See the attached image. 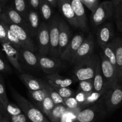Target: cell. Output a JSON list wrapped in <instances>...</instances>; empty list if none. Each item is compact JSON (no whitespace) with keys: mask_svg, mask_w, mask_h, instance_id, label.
<instances>
[{"mask_svg":"<svg viewBox=\"0 0 122 122\" xmlns=\"http://www.w3.org/2000/svg\"><path fill=\"white\" fill-rule=\"evenodd\" d=\"M13 91V96L19 107L21 108L30 121L32 122H50L41 110L16 91Z\"/></svg>","mask_w":122,"mask_h":122,"instance_id":"1","label":"cell"},{"mask_svg":"<svg viewBox=\"0 0 122 122\" xmlns=\"http://www.w3.org/2000/svg\"><path fill=\"white\" fill-rule=\"evenodd\" d=\"M99 56L92 54L75 65L74 74L78 81L94 78Z\"/></svg>","mask_w":122,"mask_h":122,"instance_id":"2","label":"cell"},{"mask_svg":"<svg viewBox=\"0 0 122 122\" xmlns=\"http://www.w3.org/2000/svg\"><path fill=\"white\" fill-rule=\"evenodd\" d=\"M0 21L17 37L19 40L25 45L26 49L32 51V52L35 51L36 47L29 33L25 28L19 25L13 23L2 13L0 14Z\"/></svg>","mask_w":122,"mask_h":122,"instance_id":"3","label":"cell"},{"mask_svg":"<svg viewBox=\"0 0 122 122\" xmlns=\"http://www.w3.org/2000/svg\"><path fill=\"white\" fill-rule=\"evenodd\" d=\"M114 14V6L111 1H104L99 4L95 11L92 13L91 24L97 28L110 19Z\"/></svg>","mask_w":122,"mask_h":122,"instance_id":"4","label":"cell"},{"mask_svg":"<svg viewBox=\"0 0 122 122\" xmlns=\"http://www.w3.org/2000/svg\"><path fill=\"white\" fill-rule=\"evenodd\" d=\"M100 59L101 71L104 78L105 85L107 90H108L120 83L118 79L117 74L115 68L105 57L102 52L100 53Z\"/></svg>","mask_w":122,"mask_h":122,"instance_id":"5","label":"cell"},{"mask_svg":"<svg viewBox=\"0 0 122 122\" xmlns=\"http://www.w3.org/2000/svg\"><path fill=\"white\" fill-rule=\"evenodd\" d=\"M105 106L108 112L116 110L122 104V84L107 90L103 96Z\"/></svg>","mask_w":122,"mask_h":122,"instance_id":"6","label":"cell"},{"mask_svg":"<svg viewBox=\"0 0 122 122\" xmlns=\"http://www.w3.org/2000/svg\"><path fill=\"white\" fill-rule=\"evenodd\" d=\"M59 20L60 17L58 15L54 16L48 23L50 34V54L51 57L56 58L59 57Z\"/></svg>","mask_w":122,"mask_h":122,"instance_id":"7","label":"cell"},{"mask_svg":"<svg viewBox=\"0 0 122 122\" xmlns=\"http://www.w3.org/2000/svg\"><path fill=\"white\" fill-rule=\"evenodd\" d=\"M94 44H94V36L92 33H90L86 38H85L82 44L70 62L73 64L76 65L82 60L92 55L94 49Z\"/></svg>","mask_w":122,"mask_h":122,"instance_id":"8","label":"cell"},{"mask_svg":"<svg viewBox=\"0 0 122 122\" xmlns=\"http://www.w3.org/2000/svg\"><path fill=\"white\" fill-rule=\"evenodd\" d=\"M36 37L39 53L46 56L50 53V34L48 25L46 22L41 23Z\"/></svg>","mask_w":122,"mask_h":122,"instance_id":"9","label":"cell"},{"mask_svg":"<svg viewBox=\"0 0 122 122\" xmlns=\"http://www.w3.org/2000/svg\"><path fill=\"white\" fill-rule=\"evenodd\" d=\"M73 13L76 17L79 28L85 32H88L89 29L87 22L86 15L84 5L81 0H69Z\"/></svg>","mask_w":122,"mask_h":122,"instance_id":"10","label":"cell"},{"mask_svg":"<svg viewBox=\"0 0 122 122\" xmlns=\"http://www.w3.org/2000/svg\"><path fill=\"white\" fill-rule=\"evenodd\" d=\"M36 56L39 68L47 74L57 72L64 67L61 61L56 57H50L41 55Z\"/></svg>","mask_w":122,"mask_h":122,"instance_id":"11","label":"cell"},{"mask_svg":"<svg viewBox=\"0 0 122 122\" xmlns=\"http://www.w3.org/2000/svg\"><path fill=\"white\" fill-rule=\"evenodd\" d=\"M96 31L97 43L100 47L108 44L114 39V29L110 22L100 25Z\"/></svg>","mask_w":122,"mask_h":122,"instance_id":"12","label":"cell"},{"mask_svg":"<svg viewBox=\"0 0 122 122\" xmlns=\"http://www.w3.org/2000/svg\"><path fill=\"white\" fill-rule=\"evenodd\" d=\"M2 49L10 63L19 72H22L23 69L20 63V56L16 47L8 42L1 43Z\"/></svg>","mask_w":122,"mask_h":122,"instance_id":"13","label":"cell"},{"mask_svg":"<svg viewBox=\"0 0 122 122\" xmlns=\"http://www.w3.org/2000/svg\"><path fill=\"white\" fill-rule=\"evenodd\" d=\"M84 39L85 37L82 33H78L74 36L67 45L65 50L60 55V57L62 60L70 62L81 46Z\"/></svg>","mask_w":122,"mask_h":122,"instance_id":"14","label":"cell"},{"mask_svg":"<svg viewBox=\"0 0 122 122\" xmlns=\"http://www.w3.org/2000/svg\"><path fill=\"white\" fill-rule=\"evenodd\" d=\"M71 32L70 27L62 18L59 20V43H58V55L59 57L64 51L67 45L71 40Z\"/></svg>","mask_w":122,"mask_h":122,"instance_id":"15","label":"cell"},{"mask_svg":"<svg viewBox=\"0 0 122 122\" xmlns=\"http://www.w3.org/2000/svg\"><path fill=\"white\" fill-rule=\"evenodd\" d=\"M57 7L69 23L75 28H79L76 17L69 0H57Z\"/></svg>","mask_w":122,"mask_h":122,"instance_id":"16","label":"cell"},{"mask_svg":"<svg viewBox=\"0 0 122 122\" xmlns=\"http://www.w3.org/2000/svg\"><path fill=\"white\" fill-rule=\"evenodd\" d=\"M26 22L27 26V31L30 37H36L41 23L40 22L39 12L32 8H29Z\"/></svg>","mask_w":122,"mask_h":122,"instance_id":"17","label":"cell"},{"mask_svg":"<svg viewBox=\"0 0 122 122\" xmlns=\"http://www.w3.org/2000/svg\"><path fill=\"white\" fill-rule=\"evenodd\" d=\"M99 103L81 110L77 114L75 122H94L101 110Z\"/></svg>","mask_w":122,"mask_h":122,"instance_id":"18","label":"cell"},{"mask_svg":"<svg viewBox=\"0 0 122 122\" xmlns=\"http://www.w3.org/2000/svg\"><path fill=\"white\" fill-rule=\"evenodd\" d=\"M2 13H3L5 16H7L8 19L13 23L21 26L28 32L27 23H26L25 19L12 6H5L2 9Z\"/></svg>","mask_w":122,"mask_h":122,"instance_id":"19","label":"cell"},{"mask_svg":"<svg viewBox=\"0 0 122 122\" xmlns=\"http://www.w3.org/2000/svg\"><path fill=\"white\" fill-rule=\"evenodd\" d=\"M115 49L117 73L120 83L122 84V38L117 37L113 39Z\"/></svg>","mask_w":122,"mask_h":122,"instance_id":"20","label":"cell"},{"mask_svg":"<svg viewBox=\"0 0 122 122\" xmlns=\"http://www.w3.org/2000/svg\"><path fill=\"white\" fill-rule=\"evenodd\" d=\"M19 78L26 86L29 90L33 91L44 88L42 81L29 74H22L19 75Z\"/></svg>","mask_w":122,"mask_h":122,"instance_id":"21","label":"cell"},{"mask_svg":"<svg viewBox=\"0 0 122 122\" xmlns=\"http://www.w3.org/2000/svg\"><path fill=\"white\" fill-rule=\"evenodd\" d=\"M93 83H94V91L95 92L106 93V91L107 90L106 87L104 78L101 71L100 57L98 60L95 75L93 78Z\"/></svg>","mask_w":122,"mask_h":122,"instance_id":"22","label":"cell"},{"mask_svg":"<svg viewBox=\"0 0 122 122\" xmlns=\"http://www.w3.org/2000/svg\"><path fill=\"white\" fill-rule=\"evenodd\" d=\"M18 50L20 53V58H22L27 64L31 67H39L38 57L34 55L33 52L23 47H20Z\"/></svg>","mask_w":122,"mask_h":122,"instance_id":"23","label":"cell"},{"mask_svg":"<svg viewBox=\"0 0 122 122\" xmlns=\"http://www.w3.org/2000/svg\"><path fill=\"white\" fill-rule=\"evenodd\" d=\"M47 81H51L54 84L60 87H67L72 84L73 80L68 78L61 76L57 72L47 74L46 76Z\"/></svg>","mask_w":122,"mask_h":122,"instance_id":"24","label":"cell"},{"mask_svg":"<svg viewBox=\"0 0 122 122\" xmlns=\"http://www.w3.org/2000/svg\"><path fill=\"white\" fill-rule=\"evenodd\" d=\"M47 0H39V13L45 21H49L53 17V8Z\"/></svg>","mask_w":122,"mask_h":122,"instance_id":"25","label":"cell"},{"mask_svg":"<svg viewBox=\"0 0 122 122\" xmlns=\"http://www.w3.org/2000/svg\"><path fill=\"white\" fill-rule=\"evenodd\" d=\"M101 52L102 53L105 57L109 61L111 64L113 66L117 71V65L116 61V55L115 49H114V45L113 41L112 40L108 44H106L103 47H101Z\"/></svg>","mask_w":122,"mask_h":122,"instance_id":"26","label":"cell"},{"mask_svg":"<svg viewBox=\"0 0 122 122\" xmlns=\"http://www.w3.org/2000/svg\"><path fill=\"white\" fill-rule=\"evenodd\" d=\"M67 110V107L62 104L56 105L47 116L51 122H60L62 117Z\"/></svg>","mask_w":122,"mask_h":122,"instance_id":"27","label":"cell"},{"mask_svg":"<svg viewBox=\"0 0 122 122\" xmlns=\"http://www.w3.org/2000/svg\"><path fill=\"white\" fill-rule=\"evenodd\" d=\"M42 81L44 89H45L46 92H47L48 94L52 99L55 105L62 104V105H64V102L63 98H61L58 94V93L54 89L53 87L48 83V82L47 81H44L43 80H42Z\"/></svg>","mask_w":122,"mask_h":122,"instance_id":"28","label":"cell"},{"mask_svg":"<svg viewBox=\"0 0 122 122\" xmlns=\"http://www.w3.org/2000/svg\"><path fill=\"white\" fill-rule=\"evenodd\" d=\"M12 7L26 20L29 8L27 0H13Z\"/></svg>","mask_w":122,"mask_h":122,"instance_id":"29","label":"cell"},{"mask_svg":"<svg viewBox=\"0 0 122 122\" xmlns=\"http://www.w3.org/2000/svg\"><path fill=\"white\" fill-rule=\"evenodd\" d=\"M29 94L32 100L35 103L37 108L39 109L43 100L45 99L46 94V92L45 89L37 90H29Z\"/></svg>","mask_w":122,"mask_h":122,"instance_id":"30","label":"cell"},{"mask_svg":"<svg viewBox=\"0 0 122 122\" xmlns=\"http://www.w3.org/2000/svg\"><path fill=\"white\" fill-rule=\"evenodd\" d=\"M104 93L103 92H97L95 91L89 92L85 100L81 106L85 108L87 106L94 105L96 102L100 99L101 97H103Z\"/></svg>","mask_w":122,"mask_h":122,"instance_id":"31","label":"cell"},{"mask_svg":"<svg viewBox=\"0 0 122 122\" xmlns=\"http://www.w3.org/2000/svg\"><path fill=\"white\" fill-rule=\"evenodd\" d=\"M4 27L5 28L7 39L8 43H10L11 44L14 45V46L15 47H16L17 49H20V47H23L26 49L25 45L19 40V39L17 38V37L11 30H10L7 27H6L5 26H4Z\"/></svg>","mask_w":122,"mask_h":122,"instance_id":"32","label":"cell"},{"mask_svg":"<svg viewBox=\"0 0 122 122\" xmlns=\"http://www.w3.org/2000/svg\"><path fill=\"white\" fill-rule=\"evenodd\" d=\"M55 105H55L52 99L50 98V96L48 94L47 92H46V96H45L44 100H43L39 110L42 111L43 113L45 114L47 116L48 114L51 112V110L54 108Z\"/></svg>","mask_w":122,"mask_h":122,"instance_id":"33","label":"cell"},{"mask_svg":"<svg viewBox=\"0 0 122 122\" xmlns=\"http://www.w3.org/2000/svg\"><path fill=\"white\" fill-rule=\"evenodd\" d=\"M48 82V83L52 86L54 88V89L58 93L60 96L61 98H69V97L73 96V92L72 90L68 88V87H60V86H57V85L54 84V83H52L51 81H47Z\"/></svg>","mask_w":122,"mask_h":122,"instance_id":"34","label":"cell"},{"mask_svg":"<svg viewBox=\"0 0 122 122\" xmlns=\"http://www.w3.org/2000/svg\"><path fill=\"white\" fill-rule=\"evenodd\" d=\"M5 111L6 114L7 116H15V115L20 114L23 112L21 110L19 105L14 104V103L8 102L7 104L4 106Z\"/></svg>","mask_w":122,"mask_h":122,"instance_id":"35","label":"cell"},{"mask_svg":"<svg viewBox=\"0 0 122 122\" xmlns=\"http://www.w3.org/2000/svg\"><path fill=\"white\" fill-rule=\"evenodd\" d=\"M116 24L118 30L122 33V4L114 7V14Z\"/></svg>","mask_w":122,"mask_h":122,"instance_id":"36","label":"cell"},{"mask_svg":"<svg viewBox=\"0 0 122 122\" xmlns=\"http://www.w3.org/2000/svg\"><path fill=\"white\" fill-rule=\"evenodd\" d=\"M78 91L83 92H91L94 91L93 78L79 81Z\"/></svg>","mask_w":122,"mask_h":122,"instance_id":"37","label":"cell"},{"mask_svg":"<svg viewBox=\"0 0 122 122\" xmlns=\"http://www.w3.org/2000/svg\"><path fill=\"white\" fill-rule=\"evenodd\" d=\"M0 100L3 104L4 106L9 102L5 91L4 79L1 74H0Z\"/></svg>","mask_w":122,"mask_h":122,"instance_id":"38","label":"cell"},{"mask_svg":"<svg viewBox=\"0 0 122 122\" xmlns=\"http://www.w3.org/2000/svg\"><path fill=\"white\" fill-rule=\"evenodd\" d=\"M82 3L86 6L92 13H94L98 6L100 0H82Z\"/></svg>","mask_w":122,"mask_h":122,"instance_id":"39","label":"cell"},{"mask_svg":"<svg viewBox=\"0 0 122 122\" xmlns=\"http://www.w3.org/2000/svg\"><path fill=\"white\" fill-rule=\"evenodd\" d=\"M64 105L68 108H75L80 106L79 104L76 100L75 97H69L67 98H64Z\"/></svg>","mask_w":122,"mask_h":122,"instance_id":"40","label":"cell"},{"mask_svg":"<svg viewBox=\"0 0 122 122\" xmlns=\"http://www.w3.org/2000/svg\"><path fill=\"white\" fill-rule=\"evenodd\" d=\"M8 117L11 122H27V117L23 112L20 114L15 115V116H10Z\"/></svg>","mask_w":122,"mask_h":122,"instance_id":"41","label":"cell"},{"mask_svg":"<svg viewBox=\"0 0 122 122\" xmlns=\"http://www.w3.org/2000/svg\"><path fill=\"white\" fill-rule=\"evenodd\" d=\"M11 71L10 67L8 65L2 55L0 53V72H9Z\"/></svg>","mask_w":122,"mask_h":122,"instance_id":"42","label":"cell"},{"mask_svg":"<svg viewBox=\"0 0 122 122\" xmlns=\"http://www.w3.org/2000/svg\"><path fill=\"white\" fill-rule=\"evenodd\" d=\"M88 93L89 92H81V91H77V93H76V95L75 96V98L76 99V100H77V102L79 104L80 106H82V105L83 104V103L84 102L87 96H88Z\"/></svg>","mask_w":122,"mask_h":122,"instance_id":"43","label":"cell"},{"mask_svg":"<svg viewBox=\"0 0 122 122\" xmlns=\"http://www.w3.org/2000/svg\"><path fill=\"white\" fill-rule=\"evenodd\" d=\"M8 42L7 39L6 31L3 24L0 21V43Z\"/></svg>","mask_w":122,"mask_h":122,"instance_id":"44","label":"cell"},{"mask_svg":"<svg viewBox=\"0 0 122 122\" xmlns=\"http://www.w3.org/2000/svg\"><path fill=\"white\" fill-rule=\"evenodd\" d=\"M75 121L76 118L73 117V116H71L66 110V112L62 117L60 122H75Z\"/></svg>","mask_w":122,"mask_h":122,"instance_id":"45","label":"cell"},{"mask_svg":"<svg viewBox=\"0 0 122 122\" xmlns=\"http://www.w3.org/2000/svg\"><path fill=\"white\" fill-rule=\"evenodd\" d=\"M27 1L30 8L35 10L37 11H39V0H27Z\"/></svg>","mask_w":122,"mask_h":122,"instance_id":"46","label":"cell"},{"mask_svg":"<svg viewBox=\"0 0 122 122\" xmlns=\"http://www.w3.org/2000/svg\"><path fill=\"white\" fill-rule=\"evenodd\" d=\"M0 113L1 114H6L5 111V109H4V106L3 104L1 102V100H0Z\"/></svg>","mask_w":122,"mask_h":122,"instance_id":"47","label":"cell"},{"mask_svg":"<svg viewBox=\"0 0 122 122\" xmlns=\"http://www.w3.org/2000/svg\"><path fill=\"white\" fill-rule=\"evenodd\" d=\"M113 3L114 7H117L121 4V0H110Z\"/></svg>","mask_w":122,"mask_h":122,"instance_id":"48","label":"cell"},{"mask_svg":"<svg viewBox=\"0 0 122 122\" xmlns=\"http://www.w3.org/2000/svg\"><path fill=\"white\" fill-rule=\"evenodd\" d=\"M53 7H57V0H47Z\"/></svg>","mask_w":122,"mask_h":122,"instance_id":"49","label":"cell"},{"mask_svg":"<svg viewBox=\"0 0 122 122\" xmlns=\"http://www.w3.org/2000/svg\"><path fill=\"white\" fill-rule=\"evenodd\" d=\"M1 122H11L10 121L8 120V118H7V117H2L1 120Z\"/></svg>","mask_w":122,"mask_h":122,"instance_id":"50","label":"cell"},{"mask_svg":"<svg viewBox=\"0 0 122 122\" xmlns=\"http://www.w3.org/2000/svg\"><path fill=\"white\" fill-rule=\"evenodd\" d=\"M2 9H3V7H2V4H1V0H0V14L2 13Z\"/></svg>","mask_w":122,"mask_h":122,"instance_id":"51","label":"cell"},{"mask_svg":"<svg viewBox=\"0 0 122 122\" xmlns=\"http://www.w3.org/2000/svg\"><path fill=\"white\" fill-rule=\"evenodd\" d=\"M1 118H2V117H1V113H0V122H1Z\"/></svg>","mask_w":122,"mask_h":122,"instance_id":"52","label":"cell"},{"mask_svg":"<svg viewBox=\"0 0 122 122\" xmlns=\"http://www.w3.org/2000/svg\"><path fill=\"white\" fill-rule=\"evenodd\" d=\"M81 1H82V0H81Z\"/></svg>","mask_w":122,"mask_h":122,"instance_id":"53","label":"cell"}]
</instances>
